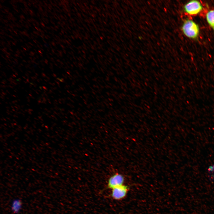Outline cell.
Instances as JSON below:
<instances>
[{
    "mask_svg": "<svg viewBox=\"0 0 214 214\" xmlns=\"http://www.w3.org/2000/svg\"><path fill=\"white\" fill-rule=\"evenodd\" d=\"M182 30L184 34L191 38H196L199 33V28L197 24L193 21L186 20L182 27Z\"/></svg>",
    "mask_w": 214,
    "mask_h": 214,
    "instance_id": "6da1fadb",
    "label": "cell"
},
{
    "mask_svg": "<svg viewBox=\"0 0 214 214\" xmlns=\"http://www.w3.org/2000/svg\"><path fill=\"white\" fill-rule=\"evenodd\" d=\"M202 9V6L200 3L196 0L190 1L184 7V11L191 15H195L199 14Z\"/></svg>",
    "mask_w": 214,
    "mask_h": 214,
    "instance_id": "7a4b0ae2",
    "label": "cell"
},
{
    "mask_svg": "<svg viewBox=\"0 0 214 214\" xmlns=\"http://www.w3.org/2000/svg\"><path fill=\"white\" fill-rule=\"evenodd\" d=\"M111 196L115 200H119L125 197L128 188L127 186L122 185L112 189Z\"/></svg>",
    "mask_w": 214,
    "mask_h": 214,
    "instance_id": "3957f363",
    "label": "cell"
},
{
    "mask_svg": "<svg viewBox=\"0 0 214 214\" xmlns=\"http://www.w3.org/2000/svg\"><path fill=\"white\" fill-rule=\"evenodd\" d=\"M124 178L123 176L119 174H116L111 176L108 181V187L113 189L117 187L123 185Z\"/></svg>",
    "mask_w": 214,
    "mask_h": 214,
    "instance_id": "277c9868",
    "label": "cell"
},
{
    "mask_svg": "<svg viewBox=\"0 0 214 214\" xmlns=\"http://www.w3.org/2000/svg\"><path fill=\"white\" fill-rule=\"evenodd\" d=\"M206 18L207 23L214 30V10L209 11L206 14Z\"/></svg>",
    "mask_w": 214,
    "mask_h": 214,
    "instance_id": "5b68a950",
    "label": "cell"
},
{
    "mask_svg": "<svg viewBox=\"0 0 214 214\" xmlns=\"http://www.w3.org/2000/svg\"><path fill=\"white\" fill-rule=\"evenodd\" d=\"M21 202L19 201H15L13 204L12 210L15 212L17 213L18 210L21 206Z\"/></svg>",
    "mask_w": 214,
    "mask_h": 214,
    "instance_id": "8992f818",
    "label": "cell"
},
{
    "mask_svg": "<svg viewBox=\"0 0 214 214\" xmlns=\"http://www.w3.org/2000/svg\"><path fill=\"white\" fill-rule=\"evenodd\" d=\"M208 171L210 172H212L214 171V166H211L209 167L208 169Z\"/></svg>",
    "mask_w": 214,
    "mask_h": 214,
    "instance_id": "52a82bcc",
    "label": "cell"
}]
</instances>
